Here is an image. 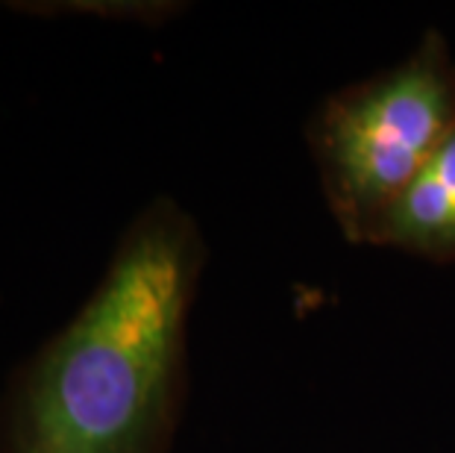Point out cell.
Here are the masks:
<instances>
[{
    "instance_id": "2",
    "label": "cell",
    "mask_w": 455,
    "mask_h": 453,
    "mask_svg": "<svg viewBox=\"0 0 455 453\" xmlns=\"http://www.w3.org/2000/svg\"><path fill=\"white\" fill-rule=\"evenodd\" d=\"M455 130V60L438 33L323 106L315 159L341 233L371 245L394 200Z\"/></svg>"
},
{
    "instance_id": "3",
    "label": "cell",
    "mask_w": 455,
    "mask_h": 453,
    "mask_svg": "<svg viewBox=\"0 0 455 453\" xmlns=\"http://www.w3.org/2000/svg\"><path fill=\"white\" fill-rule=\"evenodd\" d=\"M371 245L426 259H455V130L394 200Z\"/></svg>"
},
{
    "instance_id": "1",
    "label": "cell",
    "mask_w": 455,
    "mask_h": 453,
    "mask_svg": "<svg viewBox=\"0 0 455 453\" xmlns=\"http://www.w3.org/2000/svg\"><path fill=\"white\" fill-rule=\"evenodd\" d=\"M197 274V230L180 209L135 221L98 292L38 360L18 453H156Z\"/></svg>"
}]
</instances>
